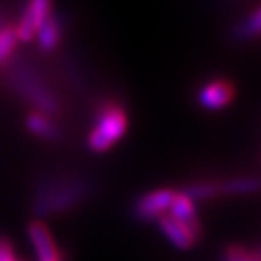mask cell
<instances>
[{
    "instance_id": "obj_1",
    "label": "cell",
    "mask_w": 261,
    "mask_h": 261,
    "mask_svg": "<svg viewBox=\"0 0 261 261\" xmlns=\"http://www.w3.org/2000/svg\"><path fill=\"white\" fill-rule=\"evenodd\" d=\"M129 119L122 106L116 102L102 103L97 112L95 124L88 133L87 146L93 153H106L119 143L127 133Z\"/></svg>"
},
{
    "instance_id": "obj_2",
    "label": "cell",
    "mask_w": 261,
    "mask_h": 261,
    "mask_svg": "<svg viewBox=\"0 0 261 261\" xmlns=\"http://www.w3.org/2000/svg\"><path fill=\"white\" fill-rule=\"evenodd\" d=\"M53 14V0H29L20 20L15 25V36L20 43H29L36 38V33L43 22Z\"/></svg>"
},
{
    "instance_id": "obj_3",
    "label": "cell",
    "mask_w": 261,
    "mask_h": 261,
    "mask_svg": "<svg viewBox=\"0 0 261 261\" xmlns=\"http://www.w3.org/2000/svg\"><path fill=\"white\" fill-rule=\"evenodd\" d=\"M176 195L173 189H158L153 192H148L136 202L134 212L136 216L143 221H153V219H160L170 211L171 202Z\"/></svg>"
},
{
    "instance_id": "obj_4",
    "label": "cell",
    "mask_w": 261,
    "mask_h": 261,
    "mask_svg": "<svg viewBox=\"0 0 261 261\" xmlns=\"http://www.w3.org/2000/svg\"><path fill=\"white\" fill-rule=\"evenodd\" d=\"M234 85L224 78H216V80L207 82L198 92V102L207 111H221L227 107L234 98Z\"/></svg>"
},
{
    "instance_id": "obj_5",
    "label": "cell",
    "mask_w": 261,
    "mask_h": 261,
    "mask_svg": "<svg viewBox=\"0 0 261 261\" xmlns=\"http://www.w3.org/2000/svg\"><path fill=\"white\" fill-rule=\"evenodd\" d=\"M156 221H158L160 231L163 232L165 236L170 239V243L178 249L192 248L202 234V232L194 231V229H190L189 226H185V224H181L180 221H176V219L171 217L170 214H165V216H161L160 219H156Z\"/></svg>"
},
{
    "instance_id": "obj_6",
    "label": "cell",
    "mask_w": 261,
    "mask_h": 261,
    "mask_svg": "<svg viewBox=\"0 0 261 261\" xmlns=\"http://www.w3.org/2000/svg\"><path fill=\"white\" fill-rule=\"evenodd\" d=\"M29 232V239L34 246L36 256L38 261H63L61 259V254L56 248V244L51 238L49 229L44 226L41 221H34L29 224L28 227Z\"/></svg>"
},
{
    "instance_id": "obj_7",
    "label": "cell",
    "mask_w": 261,
    "mask_h": 261,
    "mask_svg": "<svg viewBox=\"0 0 261 261\" xmlns=\"http://www.w3.org/2000/svg\"><path fill=\"white\" fill-rule=\"evenodd\" d=\"M168 212L176 221H180L181 224H185V226H189L190 229H194L197 232H202L200 222H198V217H197L195 202L192 200L189 195H185L184 192H180V194L176 192Z\"/></svg>"
},
{
    "instance_id": "obj_8",
    "label": "cell",
    "mask_w": 261,
    "mask_h": 261,
    "mask_svg": "<svg viewBox=\"0 0 261 261\" xmlns=\"http://www.w3.org/2000/svg\"><path fill=\"white\" fill-rule=\"evenodd\" d=\"M61 34H63V29H61L60 20L55 14H51L43 22V25L39 28L38 33H36V39H38L39 49L46 51V53L55 51L61 41Z\"/></svg>"
},
{
    "instance_id": "obj_9",
    "label": "cell",
    "mask_w": 261,
    "mask_h": 261,
    "mask_svg": "<svg viewBox=\"0 0 261 261\" xmlns=\"http://www.w3.org/2000/svg\"><path fill=\"white\" fill-rule=\"evenodd\" d=\"M25 127H28L29 133H33L34 136L43 139H55L58 136V129L51 122V119L43 112H31L25 117Z\"/></svg>"
},
{
    "instance_id": "obj_10",
    "label": "cell",
    "mask_w": 261,
    "mask_h": 261,
    "mask_svg": "<svg viewBox=\"0 0 261 261\" xmlns=\"http://www.w3.org/2000/svg\"><path fill=\"white\" fill-rule=\"evenodd\" d=\"M219 189H221V194L227 195H248L258 190V180L251 176H241V178L224 181L222 185H219Z\"/></svg>"
},
{
    "instance_id": "obj_11",
    "label": "cell",
    "mask_w": 261,
    "mask_h": 261,
    "mask_svg": "<svg viewBox=\"0 0 261 261\" xmlns=\"http://www.w3.org/2000/svg\"><path fill=\"white\" fill-rule=\"evenodd\" d=\"M17 36L12 25H5L0 29V65H4L9 60V56L17 48Z\"/></svg>"
},
{
    "instance_id": "obj_12",
    "label": "cell",
    "mask_w": 261,
    "mask_h": 261,
    "mask_svg": "<svg viewBox=\"0 0 261 261\" xmlns=\"http://www.w3.org/2000/svg\"><path fill=\"white\" fill-rule=\"evenodd\" d=\"M185 195H189L192 200H207V198H214L216 195L221 194L217 184L212 181H198V184H192L187 187V190L184 192Z\"/></svg>"
},
{
    "instance_id": "obj_13",
    "label": "cell",
    "mask_w": 261,
    "mask_h": 261,
    "mask_svg": "<svg viewBox=\"0 0 261 261\" xmlns=\"http://www.w3.org/2000/svg\"><path fill=\"white\" fill-rule=\"evenodd\" d=\"M224 259L226 261H259L258 253H249L248 249H244L243 246L232 244L226 249L224 253Z\"/></svg>"
},
{
    "instance_id": "obj_14",
    "label": "cell",
    "mask_w": 261,
    "mask_h": 261,
    "mask_svg": "<svg viewBox=\"0 0 261 261\" xmlns=\"http://www.w3.org/2000/svg\"><path fill=\"white\" fill-rule=\"evenodd\" d=\"M259 29H261V14H259V9H254V12L249 15V20L246 22V25H244V34L256 38L259 34Z\"/></svg>"
}]
</instances>
